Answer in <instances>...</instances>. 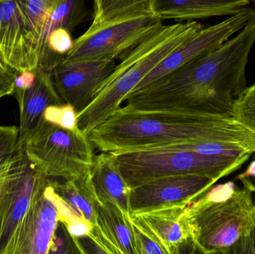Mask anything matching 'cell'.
<instances>
[{"label": "cell", "instance_id": "6da1fadb", "mask_svg": "<svg viewBox=\"0 0 255 254\" xmlns=\"http://www.w3.org/2000/svg\"><path fill=\"white\" fill-rule=\"evenodd\" d=\"M102 152L120 153L192 144L205 155L251 157L255 134L232 116L121 107L88 133Z\"/></svg>", "mask_w": 255, "mask_h": 254}, {"label": "cell", "instance_id": "7a4b0ae2", "mask_svg": "<svg viewBox=\"0 0 255 254\" xmlns=\"http://www.w3.org/2000/svg\"><path fill=\"white\" fill-rule=\"evenodd\" d=\"M255 42V17L236 37L127 97L132 110H181L232 116L247 87L246 70Z\"/></svg>", "mask_w": 255, "mask_h": 254}, {"label": "cell", "instance_id": "3957f363", "mask_svg": "<svg viewBox=\"0 0 255 254\" xmlns=\"http://www.w3.org/2000/svg\"><path fill=\"white\" fill-rule=\"evenodd\" d=\"M197 21L162 25L121 58L94 99L77 113V126L88 134L121 107L127 95L167 55L204 28Z\"/></svg>", "mask_w": 255, "mask_h": 254}, {"label": "cell", "instance_id": "277c9868", "mask_svg": "<svg viewBox=\"0 0 255 254\" xmlns=\"http://www.w3.org/2000/svg\"><path fill=\"white\" fill-rule=\"evenodd\" d=\"M253 192L233 182L210 188L189 204L196 252L229 254L255 219Z\"/></svg>", "mask_w": 255, "mask_h": 254}, {"label": "cell", "instance_id": "5b68a950", "mask_svg": "<svg viewBox=\"0 0 255 254\" xmlns=\"http://www.w3.org/2000/svg\"><path fill=\"white\" fill-rule=\"evenodd\" d=\"M115 155L120 171L130 189L160 177L182 174L207 176L218 181L250 159V157L202 155L171 146Z\"/></svg>", "mask_w": 255, "mask_h": 254}, {"label": "cell", "instance_id": "8992f818", "mask_svg": "<svg viewBox=\"0 0 255 254\" xmlns=\"http://www.w3.org/2000/svg\"><path fill=\"white\" fill-rule=\"evenodd\" d=\"M22 145L28 159L49 178L71 180L91 174L94 145L79 128L65 129L42 116Z\"/></svg>", "mask_w": 255, "mask_h": 254}, {"label": "cell", "instance_id": "52a82bcc", "mask_svg": "<svg viewBox=\"0 0 255 254\" xmlns=\"http://www.w3.org/2000/svg\"><path fill=\"white\" fill-rule=\"evenodd\" d=\"M50 182L28 159L22 145L0 164V254H10L27 211Z\"/></svg>", "mask_w": 255, "mask_h": 254}, {"label": "cell", "instance_id": "ba28073f", "mask_svg": "<svg viewBox=\"0 0 255 254\" xmlns=\"http://www.w3.org/2000/svg\"><path fill=\"white\" fill-rule=\"evenodd\" d=\"M163 25L152 11L133 13L91 25L74 40L71 50L60 61H111L121 58Z\"/></svg>", "mask_w": 255, "mask_h": 254}, {"label": "cell", "instance_id": "9c48e42d", "mask_svg": "<svg viewBox=\"0 0 255 254\" xmlns=\"http://www.w3.org/2000/svg\"><path fill=\"white\" fill-rule=\"evenodd\" d=\"M255 17V8L245 7L220 23L204 27L172 51L129 94L148 87L186 64L220 47Z\"/></svg>", "mask_w": 255, "mask_h": 254}, {"label": "cell", "instance_id": "30bf717a", "mask_svg": "<svg viewBox=\"0 0 255 254\" xmlns=\"http://www.w3.org/2000/svg\"><path fill=\"white\" fill-rule=\"evenodd\" d=\"M191 202L129 213V219L133 225L154 240L165 254L187 252V247L196 253L192 243L189 215V204Z\"/></svg>", "mask_w": 255, "mask_h": 254}, {"label": "cell", "instance_id": "8fae6325", "mask_svg": "<svg viewBox=\"0 0 255 254\" xmlns=\"http://www.w3.org/2000/svg\"><path fill=\"white\" fill-rule=\"evenodd\" d=\"M116 65L115 60L72 63L59 61L50 73L58 95L79 113L94 99Z\"/></svg>", "mask_w": 255, "mask_h": 254}, {"label": "cell", "instance_id": "7c38bea8", "mask_svg": "<svg viewBox=\"0 0 255 254\" xmlns=\"http://www.w3.org/2000/svg\"><path fill=\"white\" fill-rule=\"evenodd\" d=\"M217 181L207 176L182 174L147 182L130 191V213L191 202L212 187Z\"/></svg>", "mask_w": 255, "mask_h": 254}, {"label": "cell", "instance_id": "4fadbf2b", "mask_svg": "<svg viewBox=\"0 0 255 254\" xmlns=\"http://www.w3.org/2000/svg\"><path fill=\"white\" fill-rule=\"evenodd\" d=\"M58 223L52 180L28 209L13 239L10 254H49Z\"/></svg>", "mask_w": 255, "mask_h": 254}, {"label": "cell", "instance_id": "5bb4252c", "mask_svg": "<svg viewBox=\"0 0 255 254\" xmlns=\"http://www.w3.org/2000/svg\"><path fill=\"white\" fill-rule=\"evenodd\" d=\"M83 239L84 254H136L129 213L112 203L98 202L94 228Z\"/></svg>", "mask_w": 255, "mask_h": 254}, {"label": "cell", "instance_id": "9a60e30c", "mask_svg": "<svg viewBox=\"0 0 255 254\" xmlns=\"http://www.w3.org/2000/svg\"><path fill=\"white\" fill-rule=\"evenodd\" d=\"M26 0H0V60L15 72L27 70L24 61Z\"/></svg>", "mask_w": 255, "mask_h": 254}, {"label": "cell", "instance_id": "2e32d148", "mask_svg": "<svg viewBox=\"0 0 255 254\" xmlns=\"http://www.w3.org/2000/svg\"><path fill=\"white\" fill-rule=\"evenodd\" d=\"M250 3V0H151V10L162 21L189 22L235 14Z\"/></svg>", "mask_w": 255, "mask_h": 254}, {"label": "cell", "instance_id": "e0dca14e", "mask_svg": "<svg viewBox=\"0 0 255 254\" xmlns=\"http://www.w3.org/2000/svg\"><path fill=\"white\" fill-rule=\"evenodd\" d=\"M54 197L58 210V221L66 222L81 218L92 224L96 220V206L98 198L91 182V174L82 178L52 181Z\"/></svg>", "mask_w": 255, "mask_h": 254}, {"label": "cell", "instance_id": "ac0fdd59", "mask_svg": "<svg viewBox=\"0 0 255 254\" xmlns=\"http://www.w3.org/2000/svg\"><path fill=\"white\" fill-rule=\"evenodd\" d=\"M33 85L16 98L19 107V146L43 116L46 107L64 104L54 86L50 72L36 68Z\"/></svg>", "mask_w": 255, "mask_h": 254}, {"label": "cell", "instance_id": "d6986e66", "mask_svg": "<svg viewBox=\"0 0 255 254\" xmlns=\"http://www.w3.org/2000/svg\"><path fill=\"white\" fill-rule=\"evenodd\" d=\"M91 179L99 201L116 204L130 213V189L120 171L116 155L103 152L95 155Z\"/></svg>", "mask_w": 255, "mask_h": 254}, {"label": "cell", "instance_id": "ffe728a7", "mask_svg": "<svg viewBox=\"0 0 255 254\" xmlns=\"http://www.w3.org/2000/svg\"><path fill=\"white\" fill-rule=\"evenodd\" d=\"M64 0H26L24 61L27 70L37 68L43 28L53 10Z\"/></svg>", "mask_w": 255, "mask_h": 254}, {"label": "cell", "instance_id": "44dd1931", "mask_svg": "<svg viewBox=\"0 0 255 254\" xmlns=\"http://www.w3.org/2000/svg\"><path fill=\"white\" fill-rule=\"evenodd\" d=\"M88 13L85 0H64L51 13L45 24L40 51L52 31L62 28L72 32L86 19Z\"/></svg>", "mask_w": 255, "mask_h": 254}, {"label": "cell", "instance_id": "7402d4cb", "mask_svg": "<svg viewBox=\"0 0 255 254\" xmlns=\"http://www.w3.org/2000/svg\"><path fill=\"white\" fill-rule=\"evenodd\" d=\"M148 11H151V0H94V17L91 25Z\"/></svg>", "mask_w": 255, "mask_h": 254}, {"label": "cell", "instance_id": "603a6c76", "mask_svg": "<svg viewBox=\"0 0 255 254\" xmlns=\"http://www.w3.org/2000/svg\"><path fill=\"white\" fill-rule=\"evenodd\" d=\"M232 116L255 134V84L247 86L232 108Z\"/></svg>", "mask_w": 255, "mask_h": 254}, {"label": "cell", "instance_id": "cb8c5ba5", "mask_svg": "<svg viewBox=\"0 0 255 254\" xmlns=\"http://www.w3.org/2000/svg\"><path fill=\"white\" fill-rule=\"evenodd\" d=\"M77 111L71 104L64 103L50 105L45 109L43 117L45 120L65 129L78 128Z\"/></svg>", "mask_w": 255, "mask_h": 254}, {"label": "cell", "instance_id": "d4e9b609", "mask_svg": "<svg viewBox=\"0 0 255 254\" xmlns=\"http://www.w3.org/2000/svg\"><path fill=\"white\" fill-rule=\"evenodd\" d=\"M81 254L76 239L73 238L66 225L58 221L56 229L54 233L49 254Z\"/></svg>", "mask_w": 255, "mask_h": 254}, {"label": "cell", "instance_id": "484cf974", "mask_svg": "<svg viewBox=\"0 0 255 254\" xmlns=\"http://www.w3.org/2000/svg\"><path fill=\"white\" fill-rule=\"evenodd\" d=\"M19 127L0 125V164L12 156L19 148Z\"/></svg>", "mask_w": 255, "mask_h": 254}, {"label": "cell", "instance_id": "4316f807", "mask_svg": "<svg viewBox=\"0 0 255 254\" xmlns=\"http://www.w3.org/2000/svg\"><path fill=\"white\" fill-rule=\"evenodd\" d=\"M255 254V219L248 231L231 249L229 254Z\"/></svg>", "mask_w": 255, "mask_h": 254}, {"label": "cell", "instance_id": "83f0119b", "mask_svg": "<svg viewBox=\"0 0 255 254\" xmlns=\"http://www.w3.org/2000/svg\"><path fill=\"white\" fill-rule=\"evenodd\" d=\"M0 61V99L14 92L15 73Z\"/></svg>", "mask_w": 255, "mask_h": 254}, {"label": "cell", "instance_id": "f1b7e54d", "mask_svg": "<svg viewBox=\"0 0 255 254\" xmlns=\"http://www.w3.org/2000/svg\"><path fill=\"white\" fill-rule=\"evenodd\" d=\"M67 227L70 235L75 239L87 237L92 231V224L81 218L70 219L66 222H63Z\"/></svg>", "mask_w": 255, "mask_h": 254}, {"label": "cell", "instance_id": "f546056e", "mask_svg": "<svg viewBox=\"0 0 255 254\" xmlns=\"http://www.w3.org/2000/svg\"><path fill=\"white\" fill-rule=\"evenodd\" d=\"M35 78L36 73L34 70H24V71L15 73L13 95L16 98L20 96L28 88L33 85Z\"/></svg>", "mask_w": 255, "mask_h": 254}, {"label": "cell", "instance_id": "4dcf8cb0", "mask_svg": "<svg viewBox=\"0 0 255 254\" xmlns=\"http://www.w3.org/2000/svg\"><path fill=\"white\" fill-rule=\"evenodd\" d=\"M244 187L248 188L250 190L253 191V193L255 192V177L254 178L241 179Z\"/></svg>", "mask_w": 255, "mask_h": 254}, {"label": "cell", "instance_id": "1f68e13d", "mask_svg": "<svg viewBox=\"0 0 255 254\" xmlns=\"http://www.w3.org/2000/svg\"><path fill=\"white\" fill-rule=\"evenodd\" d=\"M254 2H255V0H254Z\"/></svg>", "mask_w": 255, "mask_h": 254}, {"label": "cell", "instance_id": "d6a6232c", "mask_svg": "<svg viewBox=\"0 0 255 254\" xmlns=\"http://www.w3.org/2000/svg\"><path fill=\"white\" fill-rule=\"evenodd\" d=\"M0 61H1V60H0Z\"/></svg>", "mask_w": 255, "mask_h": 254}]
</instances>
